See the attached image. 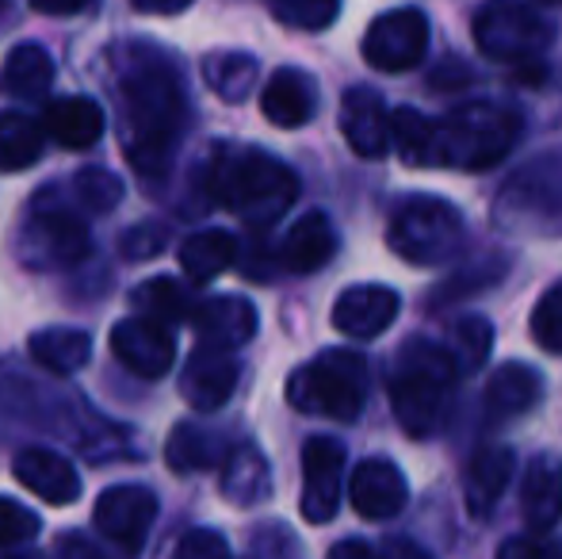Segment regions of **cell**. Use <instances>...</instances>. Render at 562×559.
Listing matches in <instances>:
<instances>
[{
	"instance_id": "1",
	"label": "cell",
	"mask_w": 562,
	"mask_h": 559,
	"mask_svg": "<svg viewBox=\"0 0 562 559\" xmlns=\"http://www.w3.org/2000/svg\"><path fill=\"white\" fill-rule=\"evenodd\" d=\"M112 89L123 120V154L146 185L165 180L188 127V97L180 74L149 43L112 51Z\"/></svg>"
},
{
	"instance_id": "2",
	"label": "cell",
	"mask_w": 562,
	"mask_h": 559,
	"mask_svg": "<svg viewBox=\"0 0 562 559\" xmlns=\"http://www.w3.org/2000/svg\"><path fill=\"white\" fill-rule=\"evenodd\" d=\"M211 195L249 226H272L299 200V177L265 149H223L211 165Z\"/></svg>"
},
{
	"instance_id": "3",
	"label": "cell",
	"mask_w": 562,
	"mask_h": 559,
	"mask_svg": "<svg viewBox=\"0 0 562 559\" xmlns=\"http://www.w3.org/2000/svg\"><path fill=\"white\" fill-rule=\"evenodd\" d=\"M525 120L517 108L494 100H471L432 120V165L459 172H486L502 165L520 142Z\"/></svg>"
},
{
	"instance_id": "4",
	"label": "cell",
	"mask_w": 562,
	"mask_h": 559,
	"mask_svg": "<svg viewBox=\"0 0 562 559\" xmlns=\"http://www.w3.org/2000/svg\"><path fill=\"white\" fill-rule=\"evenodd\" d=\"M456 376L459 368L451 360L448 345H432L425 337L402 345L391 372V406L409 437H432L440 429Z\"/></svg>"
},
{
	"instance_id": "5",
	"label": "cell",
	"mask_w": 562,
	"mask_h": 559,
	"mask_svg": "<svg viewBox=\"0 0 562 559\" xmlns=\"http://www.w3.org/2000/svg\"><path fill=\"white\" fill-rule=\"evenodd\" d=\"M288 403L299 414L356 422L368 403V360L356 349H326L288 380Z\"/></svg>"
},
{
	"instance_id": "6",
	"label": "cell",
	"mask_w": 562,
	"mask_h": 559,
	"mask_svg": "<svg viewBox=\"0 0 562 559\" xmlns=\"http://www.w3.org/2000/svg\"><path fill=\"white\" fill-rule=\"evenodd\" d=\"M386 246L417 269L445 265L463 249V215L437 195H414L398 203L386 223Z\"/></svg>"
},
{
	"instance_id": "7",
	"label": "cell",
	"mask_w": 562,
	"mask_h": 559,
	"mask_svg": "<svg viewBox=\"0 0 562 559\" xmlns=\"http://www.w3.org/2000/svg\"><path fill=\"white\" fill-rule=\"evenodd\" d=\"M474 43L490 62L502 66H532L555 46V23L520 0H486L474 15Z\"/></svg>"
},
{
	"instance_id": "8",
	"label": "cell",
	"mask_w": 562,
	"mask_h": 559,
	"mask_svg": "<svg viewBox=\"0 0 562 559\" xmlns=\"http://www.w3.org/2000/svg\"><path fill=\"white\" fill-rule=\"evenodd\" d=\"M92 249L89 226L81 223V215L58 203V195L46 192L35 208L27 211L20 234H15V257L23 269L35 272H54L81 265Z\"/></svg>"
},
{
	"instance_id": "9",
	"label": "cell",
	"mask_w": 562,
	"mask_h": 559,
	"mask_svg": "<svg viewBox=\"0 0 562 559\" xmlns=\"http://www.w3.org/2000/svg\"><path fill=\"white\" fill-rule=\"evenodd\" d=\"M429 51V15L422 8H394L379 15L363 35V62L379 74H406Z\"/></svg>"
},
{
	"instance_id": "10",
	"label": "cell",
	"mask_w": 562,
	"mask_h": 559,
	"mask_svg": "<svg viewBox=\"0 0 562 559\" xmlns=\"http://www.w3.org/2000/svg\"><path fill=\"white\" fill-rule=\"evenodd\" d=\"M157 517V494L142 483H119L108 487L97 499V514H92V525H97L100 537H108L115 548L123 552H138L149 537V525Z\"/></svg>"
},
{
	"instance_id": "11",
	"label": "cell",
	"mask_w": 562,
	"mask_h": 559,
	"mask_svg": "<svg viewBox=\"0 0 562 559\" xmlns=\"http://www.w3.org/2000/svg\"><path fill=\"white\" fill-rule=\"evenodd\" d=\"M340 487H345V445L334 437H311L303 445V502H299L306 522H334Z\"/></svg>"
},
{
	"instance_id": "12",
	"label": "cell",
	"mask_w": 562,
	"mask_h": 559,
	"mask_svg": "<svg viewBox=\"0 0 562 559\" xmlns=\"http://www.w3.org/2000/svg\"><path fill=\"white\" fill-rule=\"evenodd\" d=\"M112 353L119 365H126L142 380H161L177 360V342H172V326L149 318V314H134V318L115 322L112 329Z\"/></svg>"
},
{
	"instance_id": "13",
	"label": "cell",
	"mask_w": 562,
	"mask_h": 559,
	"mask_svg": "<svg viewBox=\"0 0 562 559\" xmlns=\"http://www.w3.org/2000/svg\"><path fill=\"white\" fill-rule=\"evenodd\" d=\"M348 502L363 522H391L406 510L409 502V483L402 476V468L383 456H368L352 468L348 479Z\"/></svg>"
},
{
	"instance_id": "14",
	"label": "cell",
	"mask_w": 562,
	"mask_h": 559,
	"mask_svg": "<svg viewBox=\"0 0 562 559\" xmlns=\"http://www.w3.org/2000/svg\"><path fill=\"white\" fill-rule=\"evenodd\" d=\"M398 291L386 283H352L337 295L334 326L352 342H371V337L391 329V322L398 318Z\"/></svg>"
},
{
	"instance_id": "15",
	"label": "cell",
	"mask_w": 562,
	"mask_h": 559,
	"mask_svg": "<svg viewBox=\"0 0 562 559\" xmlns=\"http://www.w3.org/2000/svg\"><path fill=\"white\" fill-rule=\"evenodd\" d=\"M237 376H241V365L234 360V353L215 349V345H200L188 357L184 376H180V395L188 399V406H195L203 414L223 411L229 395L237 391Z\"/></svg>"
},
{
	"instance_id": "16",
	"label": "cell",
	"mask_w": 562,
	"mask_h": 559,
	"mask_svg": "<svg viewBox=\"0 0 562 559\" xmlns=\"http://www.w3.org/2000/svg\"><path fill=\"white\" fill-rule=\"evenodd\" d=\"M340 135L352 146V154L368 157H383L391 149V112H386L383 97L368 85H356L345 92L340 100Z\"/></svg>"
},
{
	"instance_id": "17",
	"label": "cell",
	"mask_w": 562,
	"mask_h": 559,
	"mask_svg": "<svg viewBox=\"0 0 562 559\" xmlns=\"http://www.w3.org/2000/svg\"><path fill=\"white\" fill-rule=\"evenodd\" d=\"M520 517L528 537H548L562 522V460L555 452H540L528 463L520 487Z\"/></svg>"
},
{
	"instance_id": "18",
	"label": "cell",
	"mask_w": 562,
	"mask_h": 559,
	"mask_svg": "<svg viewBox=\"0 0 562 559\" xmlns=\"http://www.w3.org/2000/svg\"><path fill=\"white\" fill-rule=\"evenodd\" d=\"M195 326L200 345H215V349H241L252 334H257V306L241 295H215L200 299L188 318Z\"/></svg>"
},
{
	"instance_id": "19",
	"label": "cell",
	"mask_w": 562,
	"mask_h": 559,
	"mask_svg": "<svg viewBox=\"0 0 562 559\" xmlns=\"http://www.w3.org/2000/svg\"><path fill=\"white\" fill-rule=\"evenodd\" d=\"M12 471L31 494L46 499L50 506H69V502L81 499V476L77 468L54 448H23L12 460Z\"/></svg>"
},
{
	"instance_id": "20",
	"label": "cell",
	"mask_w": 562,
	"mask_h": 559,
	"mask_svg": "<svg viewBox=\"0 0 562 559\" xmlns=\"http://www.w3.org/2000/svg\"><path fill=\"white\" fill-rule=\"evenodd\" d=\"M260 112L283 131L306 127L318 115V85L303 69H276L260 92Z\"/></svg>"
},
{
	"instance_id": "21",
	"label": "cell",
	"mask_w": 562,
	"mask_h": 559,
	"mask_svg": "<svg viewBox=\"0 0 562 559\" xmlns=\"http://www.w3.org/2000/svg\"><path fill=\"white\" fill-rule=\"evenodd\" d=\"M543 399V380L532 365H502L494 376L486 380V391H482V403H486V418L490 422H513L525 418L536 403Z\"/></svg>"
},
{
	"instance_id": "22",
	"label": "cell",
	"mask_w": 562,
	"mask_h": 559,
	"mask_svg": "<svg viewBox=\"0 0 562 559\" xmlns=\"http://www.w3.org/2000/svg\"><path fill=\"white\" fill-rule=\"evenodd\" d=\"M334 254H337V231L329 223V215H322V211H311L299 223H291V231L280 242V265L288 272H299V277L326 269L334 261Z\"/></svg>"
},
{
	"instance_id": "23",
	"label": "cell",
	"mask_w": 562,
	"mask_h": 559,
	"mask_svg": "<svg viewBox=\"0 0 562 559\" xmlns=\"http://www.w3.org/2000/svg\"><path fill=\"white\" fill-rule=\"evenodd\" d=\"M513 468H517V456L513 448H502V445H490L467 463L463 471V499H467V510L474 517H486L497 510L502 494L509 491V479H513Z\"/></svg>"
},
{
	"instance_id": "24",
	"label": "cell",
	"mask_w": 562,
	"mask_h": 559,
	"mask_svg": "<svg viewBox=\"0 0 562 559\" xmlns=\"http://www.w3.org/2000/svg\"><path fill=\"white\" fill-rule=\"evenodd\" d=\"M43 131L66 149H89L104 135V108L89 97H66L46 108Z\"/></svg>"
},
{
	"instance_id": "25",
	"label": "cell",
	"mask_w": 562,
	"mask_h": 559,
	"mask_svg": "<svg viewBox=\"0 0 562 559\" xmlns=\"http://www.w3.org/2000/svg\"><path fill=\"white\" fill-rule=\"evenodd\" d=\"M27 353L38 368L54 376H74L92 360V337L77 326H46L35 329L27 342Z\"/></svg>"
},
{
	"instance_id": "26",
	"label": "cell",
	"mask_w": 562,
	"mask_h": 559,
	"mask_svg": "<svg viewBox=\"0 0 562 559\" xmlns=\"http://www.w3.org/2000/svg\"><path fill=\"white\" fill-rule=\"evenodd\" d=\"M272 491V468L257 445H234L223 456V494L234 506H257Z\"/></svg>"
},
{
	"instance_id": "27",
	"label": "cell",
	"mask_w": 562,
	"mask_h": 559,
	"mask_svg": "<svg viewBox=\"0 0 562 559\" xmlns=\"http://www.w3.org/2000/svg\"><path fill=\"white\" fill-rule=\"evenodd\" d=\"M54 85V58L35 43H20L8 51L4 66H0V89L8 97L38 100L46 97Z\"/></svg>"
},
{
	"instance_id": "28",
	"label": "cell",
	"mask_w": 562,
	"mask_h": 559,
	"mask_svg": "<svg viewBox=\"0 0 562 559\" xmlns=\"http://www.w3.org/2000/svg\"><path fill=\"white\" fill-rule=\"evenodd\" d=\"M237 261V238L229 231H200L180 246V269L192 283H207Z\"/></svg>"
},
{
	"instance_id": "29",
	"label": "cell",
	"mask_w": 562,
	"mask_h": 559,
	"mask_svg": "<svg viewBox=\"0 0 562 559\" xmlns=\"http://www.w3.org/2000/svg\"><path fill=\"white\" fill-rule=\"evenodd\" d=\"M200 295L192 291V283H180L172 277H154L134 288V306L149 318L165 322V326H184L192 318Z\"/></svg>"
},
{
	"instance_id": "30",
	"label": "cell",
	"mask_w": 562,
	"mask_h": 559,
	"mask_svg": "<svg viewBox=\"0 0 562 559\" xmlns=\"http://www.w3.org/2000/svg\"><path fill=\"white\" fill-rule=\"evenodd\" d=\"M226 456V445L218 440V433L203 429V425H177L165 445V460L177 476H188V471H207V468H218Z\"/></svg>"
},
{
	"instance_id": "31",
	"label": "cell",
	"mask_w": 562,
	"mask_h": 559,
	"mask_svg": "<svg viewBox=\"0 0 562 559\" xmlns=\"http://www.w3.org/2000/svg\"><path fill=\"white\" fill-rule=\"evenodd\" d=\"M46 131L23 112H0V172H23L43 157Z\"/></svg>"
},
{
	"instance_id": "32",
	"label": "cell",
	"mask_w": 562,
	"mask_h": 559,
	"mask_svg": "<svg viewBox=\"0 0 562 559\" xmlns=\"http://www.w3.org/2000/svg\"><path fill=\"white\" fill-rule=\"evenodd\" d=\"M391 149L409 169H432V115L417 108L391 112Z\"/></svg>"
},
{
	"instance_id": "33",
	"label": "cell",
	"mask_w": 562,
	"mask_h": 559,
	"mask_svg": "<svg viewBox=\"0 0 562 559\" xmlns=\"http://www.w3.org/2000/svg\"><path fill=\"white\" fill-rule=\"evenodd\" d=\"M257 69H260L257 58H249V54H241V51L207 54V62H203V81L223 100L237 104V100L249 97L252 85H257Z\"/></svg>"
},
{
	"instance_id": "34",
	"label": "cell",
	"mask_w": 562,
	"mask_h": 559,
	"mask_svg": "<svg viewBox=\"0 0 562 559\" xmlns=\"http://www.w3.org/2000/svg\"><path fill=\"white\" fill-rule=\"evenodd\" d=\"M490 345H494V326H490V318H482V314H467V318H459L456 329H451V345H448L459 376L486 365Z\"/></svg>"
},
{
	"instance_id": "35",
	"label": "cell",
	"mask_w": 562,
	"mask_h": 559,
	"mask_svg": "<svg viewBox=\"0 0 562 559\" xmlns=\"http://www.w3.org/2000/svg\"><path fill=\"white\" fill-rule=\"evenodd\" d=\"M74 200L81 203L89 215H108V211L119 208L123 200V180L115 177L112 169H81L74 177Z\"/></svg>"
},
{
	"instance_id": "36",
	"label": "cell",
	"mask_w": 562,
	"mask_h": 559,
	"mask_svg": "<svg viewBox=\"0 0 562 559\" xmlns=\"http://www.w3.org/2000/svg\"><path fill=\"white\" fill-rule=\"evenodd\" d=\"M272 15L299 31H326L337 20L340 0H268Z\"/></svg>"
},
{
	"instance_id": "37",
	"label": "cell",
	"mask_w": 562,
	"mask_h": 559,
	"mask_svg": "<svg viewBox=\"0 0 562 559\" xmlns=\"http://www.w3.org/2000/svg\"><path fill=\"white\" fill-rule=\"evenodd\" d=\"M532 337L548 353L562 357V280L551 283L532 311Z\"/></svg>"
},
{
	"instance_id": "38",
	"label": "cell",
	"mask_w": 562,
	"mask_h": 559,
	"mask_svg": "<svg viewBox=\"0 0 562 559\" xmlns=\"http://www.w3.org/2000/svg\"><path fill=\"white\" fill-rule=\"evenodd\" d=\"M38 529H43V522L35 517V510L20 506L15 499H0V548L31 545Z\"/></svg>"
},
{
	"instance_id": "39",
	"label": "cell",
	"mask_w": 562,
	"mask_h": 559,
	"mask_svg": "<svg viewBox=\"0 0 562 559\" xmlns=\"http://www.w3.org/2000/svg\"><path fill=\"white\" fill-rule=\"evenodd\" d=\"M229 545L223 533L215 529H192L184 540L177 545V556H188V559H200V556H226Z\"/></svg>"
},
{
	"instance_id": "40",
	"label": "cell",
	"mask_w": 562,
	"mask_h": 559,
	"mask_svg": "<svg viewBox=\"0 0 562 559\" xmlns=\"http://www.w3.org/2000/svg\"><path fill=\"white\" fill-rule=\"evenodd\" d=\"M92 0H31L38 15H81Z\"/></svg>"
},
{
	"instance_id": "41",
	"label": "cell",
	"mask_w": 562,
	"mask_h": 559,
	"mask_svg": "<svg viewBox=\"0 0 562 559\" xmlns=\"http://www.w3.org/2000/svg\"><path fill=\"white\" fill-rule=\"evenodd\" d=\"M562 552V548L555 545H540V537H532V540H509V545H502V556L509 559V556H555Z\"/></svg>"
},
{
	"instance_id": "42",
	"label": "cell",
	"mask_w": 562,
	"mask_h": 559,
	"mask_svg": "<svg viewBox=\"0 0 562 559\" xmlns=\"http://www.w3.org/2000/svg\"><path fill=\"white\" fill-rule=\"evenodd\" d=\"M138 12H149V15H177L184 8H192L195 0H131Z\"/></svg>"
},
{
	"instance_id": "43",
	"label": "cell",
	"mask_w": 562,
	"mask_h": 559,
	"mask_svg": "<svg viewBox=\"0 0 562 559\" xmlns=\"http://www.w3.org/2000/svg\"><path fill=\"white\" fill-rule=\"evenodd\" d=\"M329 556H371V548L363 540H340V545L329 548Z\"/></svg>"
},
{
	"instance_id": "44",
	"label": "cell",
	"mask_w": 562,
	"mask_h": 559,
	"mask_svg": "<svg viewBox=\"0 0 562 559\" xmlns=\"http://www.w3.org/2000/svg\"><path fill=\"white\" fill-rule=\"evenodd\" d=\"M536 4H543V8H551V4H562V0H536Z\"/></svg>"
}]
</instances>
